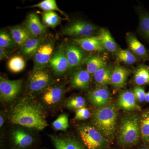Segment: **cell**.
<instances>
[{"mask_svg": "<svg viewBox=\"0 0 149 149\" xmlns=\"http://www.w3.org/2000/svg\"><path fill=\"white\" fill-rule=\"evenodd\" d=\"M11 123L38 130L48 125L42 104L30 98L25 97L17 102L9 115Z\"/></svg>", "mask_w": 149, "mask_h": 149, "instance_id": "cell-1", "label": "cell"}, {"mask_svg": "<svg viewBox=\"0 0 149 149\" xmlns=\"http://www.w3.org/2000/svg\"><path fill=\"white\" fill-rule=\"evenodd\" d=\"M118 115L117 107L111 102L98 107L93 112L92 116L93 126L107 141L111 140L114 136Z\"/></svg>", "mask_w": 149, "mask_h": 149, "instance_id": "cell-2", "label": "cell"}, {"mask_svg": "<svg viewBox=\"0 0 149 149\" xmlns=\"http://www.w3.org/2000/svg\"><path fill=\"white\" fill-rule=\"evenodd\" d=\"M140 119L137 115L131 114L123 119L120 123L118 143L121 147H130L138 143L141 136Z\"/></svg>", "mask_w": 149, "mask_h": 149, "instance_id": "cell-3", "label": "cell"}, {"mask_svg": "<svg viewBox=\"0 0 149 149\" xmlns=\"http://www.w3.org/2000/svg\"><path fill=\"white\" fill-rule=\"evenodd\" d=\"M83 145L87 149H104L107 145L106 139L92 125L83 124L78 128Z\"/></svg>", "mask_w": 149, "mask_h": 149, "instance_id": "cell-4", "label": "cell"}, {"mask_svg": "<svg viewBox=\"0 0 149 149\" xmlns=\"http://www.w3.org/2000/svg\"><path fill=\"white\" fill-rule=\"evenodd\" d=\"M37 140L35 137L24 130H13L8 149H37Z\"/></svg>", "mask_w": 149, "mask_h": 149, "instance_id": "cell-5", "label": "cell"}, {"mask_svg": "<svg viewBox=\"0 0 149 149\" xmlns=\"http://www.w3.org/2000/svg\"><path fill=\"white\" fill-rule=\"evenodd\" d=\"M97 29L95 25L89 22L77 20L71 22L63 29L64 35L71 37L83 38L92 36Z\"/></svg>", "mask_w": 149, "mask_h": 149, "instance_id": "cell-6", "label": "cell"}, {"mask_svg": "<svg viewBox=\"0 0 149 149\" xmlns=\"http://www.w3.org/2000/svg\"><path fill=\"white\" fill-rule=\"evenodd\" d=\"M22 83L21 79L11 80L0 77L1 101L8 102L16 98L21 91Z\"/></svg>", "mask_w": 149, "mask_h": 149, "instance_id": "cell-7", "label": "cell"}, {"mask_svg": "<svg viewBox=\"0 0 149 149\" xmlns=\"http://www.w3.org/2000/svg\"><path fill=\"white\" fill-rule=\"evenodd\" d=\"M50 74L44 68L34 70L29 77L28 88L32 93L42 92L51 85Z\"/></svg>", "mask_w": 149, "mask_h": 149, "instance_id": "cell-8", "label": "cell"}, {"mask_svg": "<svg viewBox=\"0 0 149 149\" xmlns=\"http://www.w3.org/2000/svg\"><path fill=\"white\" fill-rule=\"evenodd\" d=\"M54 44L52 41L43 42L33 56L34 69L44 68L49 62L53 54Z\"/></svg>", "mask_w": 149, "mask_h": 149, "instance_id": "cell-9", "label": "cell"}, {"mask_svg": "<svg viewBox=\"0 0 149 149\" xmlns=\"http://www.w3.org/2000/svg\"><path fill=\"white\" fill-rule=\"evenodd\" d=\"M48 65L56 75H61L68 70V61L63 47L61 46L53 54Z\"/></svg>", "mask_w": 149, "mask_h": 149, "instance_id": "cell-10", "label": "cell"}, {"mask_svg": "<svg viewBox=\"0 0 149 149\" xmlns=\"http://www.w3.org/2000/svg\"><path fill=\"white\" fill-rule=\"evenodd\" d=\"M41 93L43 103L49 107H53L61 102L64 95V89L60 85H51Z\"/></svg>", "mask_w": 149, "mask_h": 149, "instance_id": "cell-11", "label": "cell"}, {"mask_svg": "<svg viewBox=\"0 0 149 149\" xmlns=\"http://www.w3.org/2000/svg\"><path fill=\"white\" fill-rule=\"evenodd\" d=\"M24 24V27L32 37H42L47 32V27L41 22L37 14H29Z\"/></svg>", "mask_w": 149, "mask_h": 149, "instance_id": "cell-12", "label": "cell"}, {"mask_svg": "<svg viewBox=\"0 0 149 149\" xmlns=\"http://www.w3.org/2000/svg\"><path fill=\"white\" fill-rule=\"evenodd\" d=\"M65 49L68 61V70L74 69L83 62L85 58V54L80 48L70 44L68 45Z\"/></svg>", "mask_w": 149, "mask_h": 149, "instance_id": "cell-13", "label": "cell"}, {"mask_svg": "<svg viewBox=\"0 0 149 149\" xmlns=\"http://www.w3.org/2000/svg\"><path fill=\"white\" fill-rule=\"evenodd\" d=\"M88 97L91 104L100 107L108 103L110 97V92L107 87H100L89 92Z\"/></svg>", "mask_w": 149, "mask_h": 149, "instance_id": "cell-14", "label": "cell"}, {"mask_svg": "<svg viewBox=\"0 0 149 149\" xmlns=\"http://www.w3.org/2000/svg\"><path fill=\"white\" fill-rule=\"evenodd\" d=\"M74 41L80 48L88 52H102L104 50L98 35L77 38Z\"/></svg>", "mask_w": 149, "mask_h": 149, "instance_id": "cell-15", "label": "cell"}, {"mask_svg": "<svg viewBox=\"0 0 149 149\" xmlns=\"http://www.w3.org/2000/svg\"><path fill=\"white\" fill-rule=\"evenodd\" d=\"M118 106L125 111L141 109L136 102V100L132 91L126 90L120 93L117 99Z\"/></svg>", "mask_w": 149, "mask_h": 149, "instance_id": "cell-16", "label": "cell"}, {"mask_svg": "<svg viewBox=\"0 0 149 149\" xmlns=\"http://www.w3.org/2000/svg\"><path fill=\"white\" fill-rule=\"evenodd\" d=\"M91 75L87 70L80 69L73 72L70 78V85L73 88L85 90L91 83Z\"/></svg>", "mask_w": 149, "mask_h": 149, "instance_id": "cell-17", "label": "cell"}, {"mask_svg": "<svg viewBox=\"0 0 149 149\" xmlns=\"http://www.w3.org/2000/svg\"><path fill=\"white\" fill-rule=\"evenodd\" d=\"M126 40L129 50L136 56L144 58H148L149 57V54L146 47L135 35L131 33H127Z\"/></svg>", "mask_w": 149, "mask_h": 149, "instance_id": "cell-18", "label": "cell"}, {"mask_svg": "<svg viewBox=\"0 0 149 149\" xmlns=\"http://www.w3.org/2000/svg\"><path fill=\"white\" fill-rule=\"evenodd\" d=\"M128 70L123 67L117 65L112 70L111 84L116 89H119L125 86L128 75Z\"/></svg>", "mask_w": 149, "mask_h": 149, "instance_id": "cell-19", "label": "cell"}, {"mask_svg": "<svg viewBox=\"0 0 149 149\" xmlns=\"http://www.w3.org/2000/svg\"><path fill=\"white\" fill-rule=\"evenodd\" d=\"M98 36L104 50L116 53L119 50L117 43L108 29L105 28L100 29Z\"/></svg>", "mask_w": 149, "mask_h": 149, "instance_id": "cell-20", "label": "cell"}, {"mask_svg": "<svg viewBox=\"0 0 149 149\" xmlns=\"http://www.w3.org/2000/svg\"><path fill=\"white\" fill-rule=\"evenodd\" d=\"M10 32L15 43L21 47L27 40L32 37L25 27L20 25L11 27Z\"/></svg>", "mask_w": 149, "mask_h": 149, "instance_id": "cell-21", "label": "cell"}, {"mask_svg": "<svg viewBox=\"0 0 149 149\" xmlns=\"http://www.w3.org/2000/svg\"><path fill=\"white\" fill-rule=\"evenodd\" d=\"M83 63L86 65V70L91 75H93L96 71L107 65L105 59L98 56H92L86 58Z\"/></svg>", "mask_w": 149, "mask_h": 149, "instance_id": "cell-22", "label": "cell"}, {"mask_svg": "<svg viewBox=\"0 0 149 149\" xmlns=\"http://www.w3.org/2000/svg\"><path fill=\"white\" fill-rule=\"evenodd\" d=\"M43 42L42 37H31L21 47V53L26 56L33 57Z\"/></svg>", "mask_w": 149, "mask_h": 149, "instance_id": "cell-23", "label": "cell"}, {"mask_svg": "<svg viewBox=\"0 0 149 149\" xmlns=\"http://www.w3.org/2000/svg\"><path fill=\"white\" fill-rule=\"evenodd\" d=\"M134 82L138 86L149 84V66L140 64L134 70Z\"/></svg>", "mask_w": 149, "mask_h": 149, "instance_id": "cell-24", "label": "cell"}, {"mask_svg": "<svg viewBox=\"0 0 149 149\" xmlns=\"http://www.w3.org/2000/svg\"><path fill=\"white\" fill-rule=\"evenodd\" d=\"M112 70L107 65L96 71L94 74L95 83L100 87H106L111 84Z\"/></svg>", "mask_w": 149, "mask_h": 149, "instance_id": "cell-25", "label": "cell"}, {"mask_svg": "<svg viewBox=\"0 0 149 149\" xmlns=\"http://www.w3.org/2000/svg\"><path fill=\"white\" fill-rule=\"evenodd\" d=\"M141 135L145 143L149 142V110L144 112L141 115L140 119Z\"/></svg>", "mask_w": 149, "mask_h": 149, "instance_id": "cell-26", "label": "cell"}, {"mask_svg": "<svg viewBox=\"0 0 149 149\" xmlns=\"http://www.w3.org/2000/svg\"><path fill=\"white\" fill-rule=\"evenodd\" d=\"M27 8H38L45 12L58 11L64 16H66L65 13L59 8L55 0H44L38 3L30 6Z\"/></svg>", "mask_w": 149, "mask_h": 149, "instance_id": "cell-27", "label": "cell"}, {"mask_svg": "<svg viewBox=\"0 0 149 149\" xmlns=\"http://www.w3.org/2000/svg\"><path fill=\"white\" fill-rule=\"evenodd\" d=\"M61 18L55 12H45L42 14V20L46 27L54 28L60 24Z\"/></svg>", "mask_w": 149, "mask_h": 149, "instance_id": "cell-28", "label": "cell"}, {"mask_svg": "<svg viewBox=\"0 0 149 149\" xmlns=\"http://www.w3.org/2000/svg\"><path fill=\"white\" fill-rule=\"evenodd\" d=\"M139 16V31L144 37L149 40V13L141 10Z\"/></svg>", "mask_w": 149, "mask_h": 149, "instance_id": "cell-29", "label": "cell"}, {"mask_svg": "<svg viewBox=\"0 0 149 149\" xmlns=\"http://www.w3.org/2000/svg\"><path fill=\"white\" fill-rule=\"evenodd\" d=\"M8 66L11 72L17 73L24 70L25 67V61L21 56H14L9 60Z\"/></svg>", "mask_w": 149, "mask_h": 149, "instance_id": "cell-30", "label": "cell"}, {"mask_svg": "<svg viewBox=\"0 0 149 149\" xmlns=\"http://www.w3.org/2000/svg\"><path fill=\"white\" fill-rule=\"evenodd\" d=\"M116 58L127 65H132L137 61V58L129 49H119L116 53Z\"/></svg>", "mask_w": 149, "mask_h": 149, "instance_id": "cell-31", "label": "cell"}, {"mask_svg": "<svg viewBox=\"0 0 149 149\" xmlns=\"http://www.w3.org/2000/svg\"><path fill=\"white\" fill-rule=\"evenodd\" d=\"M85 105V99L83 97L79 96H74L68 99L65 104L68 108L76 110L84 107Z\"/></svg>", "mask_w": 149, "mask_h": 149, "instance_id": "cell-32", "label": "cell"}, {"mask_svg": "<svg viewBox=\"0 0 149 149\" xmlns=\"http://www.w3.org/2000/svg\"><path fill=\"white\" fill-rule=\"evenodd\" d=\"M10 34L3 30L0 32V47L6 50L10 49L13 47L15 45Z\"/></svg>", "mask_w": 149, "mask_h": 149, "instance_id": "cell-33", "label": "cell"}, {"mask_svg": "<svg viewBox=\"0 0 149 149\" xmlns=\"http://www.w3.org/2000/svg\"><path fill=\"white\" fill-rule=\"evenodd\" d=\"M52 126L56 130L65 131L69 127L68 116L63 113L53 122Z\"/></svg>", "mask_w": 149, "mask_h": 149, "instance_id": "cell-34", "label": "cell"}, {"mask_svg": "<svg viewBox=\"0 0 149 149\" xmlns=\"http://www.w3.org/2000/svg\"><path fill=\"white\" fill-rule=\"evenodd\" d=\"M61 139L65 149H85L84 146L74 138L65 137Z\"/></svg>", "mask_w": 149, "mask_h": 149, "instance_id": "cell-35", "label": "cell"}, {"mask_svg": "<svg viewBox=\"0 0 149 149\" xmlns=\"http://www.w3.org/2000/svg\"><path fill=\"white\" fill-rule=\"evenodd\" d=\"M91 116V113L88 109L84 107L76 110L74 119L77 120H86Z\"/></svg>", "mask_w": 149, "mask_h": 149, "instance_id": "cell-36", "label": "cell"}, {"mask_svg": "<svg viewBox=\"0 0 149 149\" xmlns=\"http://www.w3.org/2000/svg\"><path fill=\"white\" fill-rule=\"evenodd\" d=\"M133 93L136 100L142 102L145 100L146 94L145 90L140 86H136L133 90Z\"/></svg>", "mask_w": 149, "mask_h": 149, "instance_id": "cell-37", "label": "cell"}, {"mask_svg": "<svg viewBox=\"0 0 149 149\" xmlns=\"http://www.w3.org/2000/svg\"><path fill=\"white\" fill-rule=\"evenodd\" d=\"M49 137L56 149H65L61 138L52 135H51Z\"/></svg>", "mask_w": 149, "mask_h": 149, "instance_id": "cell-38", "label": "cell"}, {"mask_svg": "<svg viewBox=\"0 0 149 149\" xmlns=\"http://www.w3.org/2000/svg\"><path fill=\"white\" fill-rule=\"evenodd\" d=\"M8 52L6 50L0 47V59L1 60L6 58L7 57Z\"/></svg>", "mask_w": 149, "mask_h": 149, "instance_id": "cell-39", "label": "cell"}, {"mask_svg": "<svg viewBox=\"0 0 149 149\" xmlns=\"http://www.w3.org/2000/svg\"><path fill=\"white\" fill-rule=\"evenodd\" d=\"M4 123V117L3 116V115L1 114L0 116V127L1 128L3 125Z\"/></svg>", "mask_w": 149, "mask_h": 149, "instance_id": "cell-40", "label": "cell"}, {"mask_svg": "<svg viewBox=\"0 0 149 149\" xmlns=\"http://www.w3.org/2000/svg\"><path fill=\"white\" fill-rule=\"evenodd\" d=\"M145 101H146V102H149V91L146 94Z\"/></svg>", "mask_w": 149, "mask_h": 149, "instance_id": "cell-41", "label": "cell"}, {"mask_svg": "<svg viewBox=\"0 0 149 149\" xmlns=\"http://www.w3.org/2000/svg\"><path fill=\"white\" fill-rule=\"evenodd\" d=\"M141 149H149L147 148H141Z\"/></svg>", "mask_w": 149, "mask_h": 149, "instance_id": "cell-42", "label": "cell"}, {"mask_svg": "<svg viewBox=\"0 0 149 149\" xmlns=\"http://www.w3.org/2000/svg\"></svg>", "mask_w": 149, "mask_h": 149, "instance_id": "cell-43", "label": "cell"}]
</instances>
